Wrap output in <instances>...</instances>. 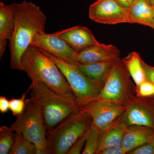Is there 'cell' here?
Instances as JSON below:
<instances>
[{"label": "cell", "instance_id": "1", "mask_svg": "<svg viewBox=\"0 0 154 154\" xmlns=\"http://www.w3.org/2000/svg\"><path fill=\"white\" fill-rule=\"evenodd\" d=\"M16 19L14 33L9 40L10 67L23 71L22 55L36 34L45 32L46 18L40 8L32 2L24 1L16 4Z\"/></svg>", "mask_w": 154, "mask_h": 154}, {"label": "cell", "instance_id": "2", "mask_svg": "<svg viewBox=\"0 0 154 154\" xmlns=\"http://www.w3.org/2000/svg\"><path fill=\"white\" fill-rule=\"evenodd\" d=\"M21 63L32 82L44 83L56 94L76 102L75 96L62 72L38 48L30 45L22 55Z\"/></svg>", "mask_w": 154, "mask_h": 154}, {"label": "cell", "instance_id": "3", "mask_svg": "<svg viewBox=\"0 0 154 154\" xmlns=\"http://www.w3.org/2000/svg\"><path fill=\"white\" fill-rule=\"evenodd\" d=\"M91 116L80 111L64 119L47 131V149L49 154H67L73 145L91 129Z\"/></svg>", "mask_w": 154, "mask_h": 154}, {"label": "cell", "instance_id": "4", "mask_svg": "<svg viewBox=\"0 0 154 154\" xmlns=\"http://www.w3.org/2000/svg\"><path fill=\"white\" fill-rule=\"evenodd\" d=\"M29 88L31 98L41 107L47 131L80 110L74 100L56 94L41 82H32Z\"/></svg>", "mask_w": 154, "mask_h": 154}, {"label": "cell", "instance_id": "5", "mask_svg": "<svg viewBox=\"0 0 154 154\" xmlns=\"http://www.w3.org/2000/svg\"><path fill=\"white\" fill-rule=\"evenodd\" d=\"M120 57L115 60L96 99L105 104L127 106L136 95V85Z\"/></svg>", "mask_w": 154, "mask_h": 154}, {"label": "cell", "instance_id": "6", "mask_svg": "<svg viewBox=\"0 0 154 154\" xmlns=\"http://www.w3.org/2000/svg\"><path fill=\"white\" fill-rule=\"evenodd\" d=\"M33 143L38 150L48 151L47 129L40 105L32 98L26 100L25 110L10 126Z\"/></svg>", "mask_w": 154, "mask_h": 154}, {"label": "cell", "instance_id": "7", "mask_svg": "<svg viewBox=\"0 0 154 154\" xmlns=\"http://www.w3.org/2000/svg\"><path fill=\"white\" fill-rule=\"evenodd\" d=\"M39 49L55 63L64 75L75 96L76 102L80 109L97 99L102 87L84 74L77 66V63L68 62Z\"/></svg>", "mask_w": 154, "mask_h": 154}, {"label": "cell", "instance_id": "8", "mask_svg": "<svg viewBox=\"0 0 154 154\" xmlns=\"http://www.w3.org/2000/svg\"><path fill=\"white\" fill-rule=\"evenodd\" d=\"M122 120L127 127L143 125L154 128V99L135 96L126 106Z\"/></svg>", "mask_w": 154, "mask_h": 154}, {"label": "cell", "instance_id": "9", "mask_svg": "<svg viewBox=\"0 0 154 154\" xmlns=\"http://www.w3.org/2000/svg\"><path fill=\"white\" fill-rule=\"evenodd\" d=\"M128 9L115 0H97L90 6L89 17L97 23L116 25L128 23Z\"/></svg>", "mask_w": 154, "mask_h": 154}, {"label": "cell", "instance_id": "10", "mask_svg": "<svg viewBox=\"0 0 154 154\" xmlns=\"http://www.w3.org/2000/svg\"><path fill=\"white\" fill-rule=\"evenodd\" d=\"M126 109V106L108 105L96 99L80 111L91 116L92 127L102 131L123 114Z\"/></svg>", "mask_w": 154, "mask_h": 154}, {"label": "cell", "instance_id": "11", "mask_svg": "<svg viewBox=\"0 0 154 154\" xmlns=\"http://www.w3.org/2000/svg\"><path fill=\"white\" fill-rule=\"evenodd\" d=\"M30 45L41 48L71 63H77L74 59L76 51L54 33L48 34L43 32L38 33L33 37Z\"/></svg>", "mask_w": 154, "mask_h": 154}, {"label": "cell", "instance_id": "12", "mask_svg": "<svg viewBox=\"0 0 154 154\" xmlns=\"http://www.w3.org/2000/svg\"><path fill=\"white\" fill-rule=\"evenodd\" d=\"M120 51L112 45L100 43L76 51L75 60L79 63L88 64L114 60L119 57Z\"/></svg>", "mask_w": 154, "mask_h": 154}, {"label": "cell", "instance_id": "13", "mask_svg": "<svg viewBox=\"0 0 154 154\" xmlns=\"http://www.w3.org/2000/svg\"><path fill=\"white\" fill-rule=\"evenodd\" d=\"M76 51L100 44L91 30L84 26H75L54 33Z\"/></svg>", "mask_w": 154, "mask_h": 154}, {"label": "cell", "instance_id": "14", "mask_svg": "<svg viewBox=\"0 0 154 154\" xmlns=\"http://www.w3.org/2000/svg\"><path fill=\"white\" fill-rule=\"evenodd\" d=\"M16 4L0 2V59L5 51L8 40L14 33L16 19Z\"/></svg>", "mask_w": 154, "mask_h": 154}, {"label": "cell", "instance_id": "15", "mask_svg": "<svg viewBox=\"0 0 154 154\" xmlns=\"http://www.w3.org/2000/svg\"><path fill=\"white\" fill-rule=\"evenodd\" d=\"M122 114L110 126L101 131L99 148L96 154L109 148L121 146L128 127L122 121Z\"/></svg>", "mask_w": 154, "mask_h": 154}, {"label": "cell", "instance_id": "16", "mask_svg": "<svg viewBox=\"0 0 154 154\" xmlns=\"http://www.w3.org/2000/svg\"><path fill=\"white\" fill-rule=\"evenodd\" d=\"M154 137V128L143 125L128 127L122 140V146L127 154Z\"/></svg>", "mask_w": 154, "mask_h": 154}, {"label": "cell", "instance_id": "17", "mask_svg": "<svg viewBox=\"0 0 154 154\" xmlns=\"http://www.w3.org/2000/svg\"><path fill=\"white\" fill-rule=\"evenodd\" d=\"M128 23L145 25L154 30L153 7L146 0H135L128 9Z\"/></svg>", "mask_w": 154, "mask_h": 154}, {"label": "cell", "instance_id": "18", "mask_svg": "<svg viewBox=\"0 0 154 154\" xmlns=\"http://www.w3.org/2000/svg\"><path fill=\"white\" fill-rule=\"evenodd\" d=\"M116 59L92 63L83 64L77 62L76 64L84 74L102 88Z\"/></svg>", "mask_w": 154, "mask_h": 154}, {"label": "cell", "instance_id": "19", "mask_svg": "<svg viewBox=\"0 0 154 154\" xmlns=\"http://www.w3.org/2000/svg\"><path fill=\"white\" fill-rule=\"evenodd\" d=\"M141 59L138 53L133 51L121 59L136 86L147 80L142 65Z\"/></svg>", "mask_w": 154, "mask_h": 154}, {"label": "cell", "instance_id": "20", "mask_svg": "<svg viewBox=\"0 0 154 154\" xmlns=\"http://www.w3.org/2000/svg\"><path fill=\"white\" fill-rule=\"evenodd\" d=\"M15 133V140L9 154H36L35 145L22 134Z\"/></svg>", "mask_w": 154, "mask_h": 154}, {"label": "cell", "instance_id": "21", "mask_svg": "<svg viewBox=\"0 0 154 154\" xmlns=\"http://www.w3.org/2000/svg\"><path fill=\"white\" fill-rule=\"evenodd\" d=\"M15 137V133L10 127L2 125L0 127V154L9 153Z\"/></svg>", "mask_w": 154, "mask_h": 154}, {"label": "cell", "instance_id": "22", "mask_svg": "<svg viewBox=\"0 0 154 154\" xmlns=\"http://www.w3.org/2000/svg\"><path fill=\"white\" fill-rule=\"evenodd\" d=\"M101 131L91 126L87 134L85 144L82 154H96L99 148Z\"/></svg>", "mask_w": 154, "mask_h": 154}, {"label": "cell", "instance_id": "23", "mask_svg": "<svg viewBox=\"0 0 154 154\" xmlns=\"http://www.w3.org/2000/svg\"><path fill=\"white\" fill-rule=\"evenodd\" d=\"M30 91V89L29 88L27 92L22 94V97L19 99L13 98L9 100L10 110H11L14 116L18 117L24 111L26 106L27 100L25 98L28 91Z\"/></svg>", "mask_w": 154, "mask_h": 154}, {"label": "cell", "instance_id": "24", "mask_svg": "<svg viewBox=\"0 0 154 154\" xmlns=\"http://www.w3.org/2000/svg\"><path fill=\"white\" fill-rule=\"evenodd\" d=\"M136 95L154 99V84L148 80L143 81L139 85L136 86Z\"/></svg>", "mask_w": 154, "mask_h": 154}, {"label": "cell", "instance_id": "25", "mask_svg": "<svg viewBox=\"0 0 154 154\" xmlns=\"http://www.w3.org/2000/svg\"><path fill=\"white\" fill-rule=\"evenodd\" d=\"M127 154H154V137L133 149Z\"/></svg>", "mask_w": 154, "mask_h": 154}, {"label": "cell", "instance_id": "26", "mask_svg": "<svg viewBox=\"0 0 154 154\" xmlns=\"http://www.w3.org/2000/svg\"><path fill=\"white\" fill-rule=\"evenodd\" d=\"M88 131L75 143L70 149L67 154H82L85 144L86 138Z\"/></svg>", "mask_w": 154, "mask_h": 154}, {"label": "cell", "instance_id": "27", "mask_svg": "<svg viewBox=\"0 0 154 154\" xmlns=\"http://www.w3.org/2000/svg\"><path fill=\"white\" fill-rule=\"evenodd\" d=\"M142 65L147 80L154 84V67L150 66L141 59Z\"/></svg>", "mask_w": 154, "mask_h": 154}, {"label": "cell", "instance_id": "28", "mask_svg": "<svg viewBox=\"0 0 154 154\" xmlns=\"http://www.w3.org/2000/svg\"><path fill=\"white\" fill-rule=\"evenodd\" d=\"M126 152L122 146L113 147L103 150L98 154H126Z\"/></svg>", "mask_w": 154, "mask_h": 154}, {"label": "cell", "instance_id": "29", "mask_svg": "<svg viewBox=\"0 0 154 154\" xmlns=\"http://www.w3.org/2000/svg\"><path fill=\"white\" fill-rule=\"evenodd\" d=\"M10 109L9 100L5 96H0V112L1 113H5Z\"/></svg>", "mask_w": 154, "mask_h": 154}, {"label": "cell", "instance_id": "30", "mask_svg": "<svg viewBox=\"0 0 154 154\" xmlns=\"http://www.w3.org/2000/svg\"><path fill=\"white\" fill-rule=\"evenodd\" d=\"M119 5L126 9H128L135 0H115Z\"/></svg>", "mask_w": 154, "mask_h": 154}, {"label": "cell", "instance_id": "31", "mask_svg": "<svg viewBox=\"0 0 154 154\" xmlns=\"http://www.w3.org/2000/svg\"><path fill=\"white\" fill-rule=\"evenodd\" d=\"M148 3L152 7L154 6V0H146Z\"/></svg>", "mask_w": 154, "mask_h": 154}, {"label": "cell", "instance_id": "32", "mask_svg": "<svg viewBox=\"0 0 154 154\" xmlns=\"http://www.w3.org/2000/svg\"><path fill=\"white\" fill-rule=\"evenodd\" d=\"M153 7V11H154V6Z\"/></svg>", "mask_w": 154, "mask_h": 154}]
</instances>
